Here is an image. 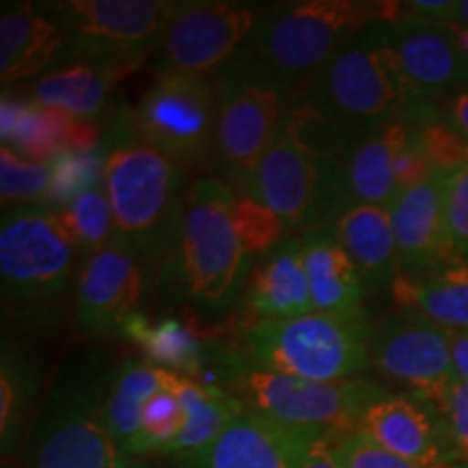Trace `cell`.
<instances>
[{
	"mask_svg": "<svg viewBox=\"0 0 468 468\" xmlns=\"http://www.w3.org/2000/svg\"><path fill=\"white\" fill-rule=\"evenodd\" d=\"M351 139L302 98L245 186L291 230L330 226L343 213V172Z\"/></svg>",
	"mask_w": 468,
	"mask_h": 468,
	"instance_id": "cell-1",
	"label": "cell"
},
{
	"mask_svg": "<svg viewBox=\"0 0 468 468\" xmlns=\"http://www.w3.org/2000/svg\"><path fill=\"white\" fill-rule=\"evenodd\" d=\"M102 148V185L113 213L115 241L142 256L150 271L161 273L186 191L185 172L145 142L126 107L111 113Z\"/></svg>",
	"mask_w": 468,
	"mask_h": 468,
	"instance_id": "cell-2",
	"label": "cell"
},
{
	"mask_svg": "<svg viewBox=\"0 0 468 468\" xmlns=\"http://www.w3.org/2000/svg\"><path fill=\"white\" fill-rule=\"evenodd\" d=\"M250 259L234 224L232 186L219 178L186 186L161 269L163 289L202 313H221L241 292Z\"/></svg>",
	"mask_w": 468,
	"mask_h": 468,
	"instance_id": "cell-3",
	"label": "cell"
},
{
	"mask_svg": "<svg viewBox=\"0 0 468 468\" xmlns=\"http://www.w3.org/2000/svg\"><path fill=\"white\" fill-rule=\"evenodd\" d=\"M113 376L101 351L80 349L68 356L33 425L28 466L126 468L131 464L104 419Z\"/></svg>",
	"mask_w": 468,
	"mask_h": 468,
	"instance_id": "cell-4",
	"label": "cell"
},
{
	"mask_svg": "<svg viewBox=\"0 0 468 468\" xmlns=\"http://www.w3.org/2000/svg\"><path fill=\"white\" fill-rule=\"evenodd\" d=\"M306 101L349 139L406 117L425 102L403 72L386 22L351 37L310 79Z\"/></svg>",
	"mask_w": 468,
	"mask_h": 468,
	"instance_id": "cell-5",
	"label": "cell"
},
{
	"mask_svg": "<svg viewBox=\"0 0 468 468\" xmlns=\"http://www.w3.org/2000/svg\"><path fill=\"white\" fill-rule=\"evenodd\" d=\"M401 3L360 0H297L262 7L245 44L284 83H310L314 74L365 28L395 22L406 14Z\"/></svg>",
	"mask_w": 468,
	"mask_h": 468,
	"instance_id": "cell-6",
	"label": "cell"
},
{
	"mask_svg": "<svg viewBox=\"0 0 468 468\" xmlns=\"http://www.w3.org/2000/svg\"><path fill=\"white\" fill-rule=\"evenodd\" d=\"M373 325L367 313H308L254 321L243 336L245 360L262 371L314 382L360 378L371 367Z\"/></svg>",
	"mask_w": 468,
	"mask_h": 468,
	"instance_id": "cell-7",
	"label": "cell"
},
{
	"mask_svg": "<svg viewBox=\"0 0 468 468\" xmlns=\"http://www.w3.org/2000/svg\"><path fill=\"white\" fill-rule=\"evenodd\" d=\"M210 79L219 101L215 161L232 191L243 193L295 104V87L245 48Z\"/></svg>",
	"mask_w": 468,
	"mask_h": 468,
	"instance_id": "cell-8",
	"label": "cell"
},
{
	"mask_svg": "<svg viewBox=\"0 0 468 468\" xmlns=\"http://www.w3.org/2000/svg\"><path fill=\"white\" fill-rule=\"evenodd\" d=\"M83 259L57 208L22 204L3 210L0 276L3 300L22 308H44L66 297Z\"/></svg>",
	"mask_w": 468,
	"mask_h": 468,
	"instance_id": "cell-9",
	"label": "cell"
},
{
	"mask_svg": "<svg viewBox=\"0 0 468 468\" xmlns=\"http://www.w3.org/2000/svg\"><path fill=\"white\" fill-rule=\"evenodd\" d=\"M226 390L251 414L284 427L319 430L330 436H345L358 430L368 403L386 393L382 386L365 378L314 382L262 371L250 362L228 379Z\"/></svg>",
	"mask_w": 468,
	"mask_h": 468,
	"instance_id": "cell-10",
	"label": "cell"
},
{
	"mask_svg": "<svg viewBox=\"0 0 468 468\" xmlns=\"http://www.w3.org/2000/svg\"><path fill=\"white\" fill-rule=\"evenodd\" d=\"M218 90L210 76L159 74L133 109L142 137L183 172L218 156Z\"/></svg>",
	"mask_w": 468,
	"mask_h": 468,
	"instance_id": "cell-11",
	"label": "cell"
},
{
	"mask_svg": "<svg viewBox=\"0 0 468 468\" xmlns=\"http://www.w3.org/2000/svg\"><path fill=\"white\" fill-rule=\"evenodd\" d=\"M186 0H57L39 9L68 35V57L154 55ZM63 61V63H66Z\"/></svg>",
	"mask_w": 468,
	"mask_h": 468,
	"instance_id": "cell-12",
	"label": "cell"
},
{
	"mask_svg": "<svg viewBox=\"0 0 468 468\" xmlns=\"http://www.w3.org/2000/svg\"><path fill=\"white\" fill-rule=\"evenodd\" d=\"M261 5L232 0H186L150 57L159 74L215 76L248 44Z\"/></svg>",
	"mask_w": 468,
	"mask_h": 468,
	"instance_id": "cell-13",
	"label": "cell"
},
{
	"mask_svg": "<svg viewBox=\"0 0 468 468\" xmlns=\"http://www.w3.org/2000/svg\"><path fill=\"white\" fill-rule=\"evenodd\" d=\"M368 362L384 378L406 386L410 395L444 412L455 382L449 330L414 310L399 308L373 327Z\"/></svg>",
	"mask_w": 468,
	"mask_h": 468,
	"instance_id": "cell-14",
	"label": "cell"
},
{
	"mask_svg": "<svg viewBox=\"0 0 468 468\" xmlns=\"http://www.w3.org/2000/svg\"><path fill=\"white\" fill-rule=\"evenodd\" d=\"M150 269L142 256L113 241L80 262L76 278V321L90 336L122 335L148 292Z\"/></svg>",
	"mask_w": 468,
	"mask_h": 468,
	"instance_id": "cell-15",
	"label": "cell"
},
{
	"mask_svg": "<svg viewBox=\"0 0 468 468\" xmlns=\"http://www.w3.org/2000/svg\"><path fill=\"white\" fill-rule=\"evenodd\" d=\"M386 452L430 468L464 466L436 408L414 395L382 393L368 403L358 430Z\"/></svg>",
	"mask_w": 468,
	"mask_h": 468,
	"instance_id": "cell-16",
	"label": "cell"
},
{
	"mask_svg": "<svg viewBox=\"0 0 468 468\" xmlns=\"http://www.w3.org/2000/svg\"><path fill=\"white\" fill-rule=\"evenodd\" d=\"M388 42L420 101L434 102L468 87V57L453 28L406 9L399 20L386 22Z\"/></svg>",
	"mask_w": 468,
	"mask_h": 468,
	"instance_id": "cell-17",
	"label": "cell"
},
{
	"mask_svg": "<svg viewBox=\"0 0 468 468\" xmlns=\"http://www.w3.org/2000/svg\"><path fill=\"white\" fill-rule=\"evenodd\" d=\"M325 431L284 427L245 410L208 447L180 455L183 468H300Z\"/></svg>",
	"mask_w": 468,
	"mask_h": 468,
	"instance_id": "cell-18",
	"label": "cell"
},
{
	"mask_svg": "<svg viewBox=\"0 0 468 468\" xmlns=\"http://www.w3.org/2000/svg\"><path fill=\"white\" fill-rule=\"evenodd\" d=\"M3 145H9L22 159L46 165L66 150H98L102 145V134L91 120H79L5 91Z\"/></svg>",
	"mask_w": 468,
	"mask_h": 468,
	"instance_id": "cell-19",
	"label": "cell"
},
{
	"mask_svg": "<svg viewBox=\"0 0 468 468\" xmlns=\"http://www.w3.org/2000/svg\"><path fill=\"white\" fill-rule=\"evenodd\" d=\"M145 58L137 57H79L39 76L28 87V101L79 120H96L107 109L111 91L133 74Z\"/></svg>",
	"mask_w": 468,
	"mask_h": 468,
	"instance_id": "cell-20",
	"label": "cell"
},
{
	"mask_svg": "<svg viewBox=\"0 0 468 468\" xmlns=\"http://www.w3.org/2000/svg\"><path fill=\"white\" fill-rule=\"evenodd\" d=\"M444 176L434 172L390 204L401 273H423L453 261L444 228Z\"/></svg>",
	"mask_w": 468,
	"mask_h": 468,
	"instance_id": "cell-21",
	"label": "cell"
},
{
	"mask_svg": "<svg viewBox=\"0 0 468 468\" xmlns=\"http://www.w3.org/2000/svg\"><path fill=\"white\" fill-rule=\"evenodd\" d=\"M414 133L412 113L351 139L343 172V210L358 204L388 207L399 196L395 163Z\"/></svg>",
	"mask_w": 468,
	"mask_h": 468,
	"instance_id": "cell-22",
	"label": "cell"
},
{
	"mask_svg": "<svg viewBox=\"0 0 468 468\" xmlns=\"http://www.w3.org/2000/svg\"><path fill=\"white\" fill-rule=\"evenodd\" d=\"M68 35L33 3H5L0 14V83L44 76L66 61Z\"/></svg>",
	"mask_w": 468,
	"mask_h": 468,
	"instance_id": "cell-23",
	"label": "cell"
},
{
	"mask_svg": "<svg viewBox=\"0 0 468 468\" xmlns=\"http://www.w3.org/2000/svg\"><path fill=\"white\" fill-rule=\"evenodd\" d=\"M330 228L354 261L367 291H384L393 286L401 273V265L388 207H349L332 221Z\"/></svg>",
	"mask_w": 468,
	"mask_h": 468,
	"instance_id": "cell-24",
	"label": "cell"
},
{
	"mask_svg": "<svg viewBox=\"0 0 468 468\" xmlns=\"http://www.w3.org/2000/svg\"><path fill=\"white\" fill-rule=\"evenodd\" d=\"M300 237L314 313H365L367 286L332 228H310Z\"/></svg>",
	"mask_w": 468,
	"mask_h": 468,
	"instance_id": "cell-25",
	"label": "cell"
},
{
	"mask_svg": "<svg viewBox=\"0 0 468 468\" xmlns=\"http://www.w3.org/2000/svg\"><path fill=\"white\" fill-rule=\"evenodd\" d=\"M248 303L256 321L292 319L313 313L302 237L286 239L262 259L251 273Z\"/></svg>",
	"mask_w": 468,
	"mask_h": 468,
	"instance_id": "cell-26",
	"label": "cell"
},
{
	"mask_svg": "<svg viewBox=\"0 0 468 468\" xmlns=\"http://www.w3.org/2000/svg\"><path fill=\"white\" fill-rule=\"evenodd\" d=\"M390 295L397 308L414 310L444 330H468V261L453 259L423 273H399Z\"/></svg>",
	"mask_w": 468,
	"mask_h": 468,
	"instance_id": "cell-27",
	"label": "cell"
},
{
	"mask_svg": "<svg viewBox=\"0 0 468 468\" xmlns=\"http://www.w3.org/2000/svg\"><path fill=\"white\" fill-rule=\"evenodd\" d=\"M167 388H172L183 401L186 423L183 434L172 447V453L186 455L208 447L218 441L221 431L232 423L239 414L245 412L243 403L230 390L221 386H208L183 373L167 368Z\"/></svg>",
	"mask_w": 468,
	"mask_h": 468,
	"instance_id": "cell-28",
	"label": "cell"
},
{
	"mask_svg": "<svg viewBox=\"0 0 468 468\" xmlns=\"http://www.w3.org/2000/svg\"><path fill=\"white\" fill-rule=\"evenodd\" d=\"M163 388H167V368L152 362H124L111 379L104 419L126 455L142 427L145 403Z\"/></svg>",
	"mask_w": 468,
	"mask_h": 468,
	"instance_id": "cell-29",
	"label": "cell"
},
{
	"mask_svg": "<svg viewBox=\"0 0 468 468\" xmlns=\"http://www.w3.org/2000/svg\"><path fill=\"white\" fill-rule=\"evenodd\" d=\"M35 388H37V368L33 360L27 358L25 351L5 341L3 358H0V442L5 455L16 447L20 438Z\"/></svg>",
	"mask_w": 468,
	"mask_h": 468,
	"instance_id": "cell-30",
	"label": "cell"
},
{
	"mask_svg": "<svg viewBox=\"0 0 468 468\" xmlns=\"http://www.w3.org/2000/svg\"><path fill=\"white\" fill-rule=\"evenodd\" d=\"M57 210L72 232L83 261L115 241L113 213L102 183L87 186Z\"/></svg>",
	"mask_w": 468,
	"mask_h": 468,
	"instance_id": "cell-31",
	"label": "cell"
},
{
	"mask_svg": "<svg viewBox=\"0 0 468 468\" xmlns=\"http://www.w3.org/2000/svg\"><path fill=\"white\" fill-rule=\"evenodd\" d=\"M414 134L434 172L453 174L468 165V139L455 128L434 102L412 111Z\"/></svg>",
	"mask_w": 468,
	"mask_h": 468,
	"instance_id": "cell-32",
	"label": "cell"
},
{
	"mask_svg": "<svg viewBox=\"0 0 468 468\" xmlns=\"http://www.w3.org/2000/svg\"><path fill=\"white\" fill-rule=\"evenodd\" d=\"M186 412L180 397L172 388H163L145 403L142 427L128 447V458L148 453H172V447L183 434Z\"/></svg>",
	"mask_w": 468,
	"mask_h": 468,
	"instance_id": "cell-33",
	"label": "cell"
},
{
	"mask_svg": "<svg viewBox=\"0 0 468 468\" xmlns=\"http://www.w3.org/2000/svg\"><path fill=\"white\" fill-rule=\"evenodd\" d=\"M52 189L50 163H33L16 154L9 145H0V197L3 207L48 204Z\"/></svg>",
	"mask_w": 468,
	"mask_h": 468,
	"instance_id": "cell-34",
	"label": "cell"
},
{
	"mask_svg": "<svg viewBox=\"0 0 468 468\" xmlns=\"http://www.w3.org/2000/svg\"><path fill=\"white\" fill-rule=\"evenodd\" d=\"M234 224L250 256H267L286 241L284 234L289 232L278 213L245 193H234Z\"/></svg>",
	"mask_w": 468,
	"mask_h": 468,
	"instance_id": "cell-35",
	"label": "cell"
},
{
	"mask_svg": "<svg viewBox=\"0 0 468 468\" xmlns=\"http://www.w3.org/2000/svg\"><path fill=\"white\" fill-rule=\"evenodd\" d=\"M444 228L453 259L468 261V165L444 176Z\"/></svg>",
	"mask_w": 468,
	"mask_h": 468,
	"instance_id": "cell-36",
	"label": "cell"
},
{
	"mask_svg": "<svg viewBox=\"0 0 468 468\" xmlns=\"http://www.w3.org/2000/svg\"><path fill=\"white\" fill-rule=\"evenodd\" d=\"M336 455L341 468H430L417 462L403 460L399 455L386 452L373 441H368L360 431H351L345 436H335ZM466 468V466H453Z\"/></svg>",
	"mask_w": 468,
	"mask_h": 468,
	"instance_id": "cell-37",
	"label": "cell"
},
{
	"mask_svg": "<svg viewBox=\"0 0 468 468\" xmlns=\"http://www.w3.org/2000/svg\"><path fill=\"white\" fill-rule=\"evenodd\" d=\"M442 417L447 420L449 431H452L460 462L468 468V382L455 379L452 384Z\"/></svg>",
	"mask_w": 468,
	"mask_h": 468,
	"instance_id": "cell-38",
	"label": "cell"
},
{
	"mask_svg": "<svg viewBox=\"0 0 468 468\" xmlns=\"http://www.w3.org/2000/svg\"><path fill=\"white\" fill-rule=\"evenodd\" d=\"M431 174H434V169H431L423 148H420V144L417 142V134L412 133V137H410L406 148L399 152L395 163L397 189H399V193L406 191L410 186L423 183V180L430 178Z\"/></svg>",
	"mask_w": 468,
	"mask_h": 468,
	"instance_id": "cell-39",
	"label": "cell"
},
{
	"mask_svg": "<svg viewBox=\"0 0 468 468\" xmlns=\"http://www.w3.org/2000/svg\"><path fill=\"white\" fill-rule=\"evenodd\" d=\"M300 468H341V462H338L336 455L335 436L321 434L317 441L310 444Z\"/></svg>",
	"mask_w": 468,
	"mask_h": 468,
	"instance_id": "cell-40",
	"label": "cell"
},
{
	"mask_svg": "<svg viewBox=\"0 0 468 468\" xmlns=\"http://www.w3.org/2000/svg\"><path fill=\"white\" fill-rule=\"evenodd\" d=\"M442 115L468 139V87L452 93L441 109Z\"/></svg>",
	"mask_w": 468,
	"mask_h": 468,
	"instance_id": "cell-41",
	"label": "cell"
},
{
	"mask_svg": "<svg viewBox=\"0 0 468 468\" xmlns=\"http://www.w3.org/2000/svg\"><path fill=\"white\" fill-rule=\"evenodd\" d=\"M452 367L458 382H468V330L452 332Z\"/></svg>",
	"mask_w": 468,
	"mask_h": 468,
	"instance_id": "cell-42",
	"label": "cell"
},
{
	"mask_svg": "<svg viewBox=\"0 0 468 468\" xmlns=\"http://www.w3.org/2000/svg\"><path fill=\"white\" fill-rule=\"evenodd\" d=\"M442 25L466 28L468 31V0H453V7L449 11L447 20H444Z\"/></svg>",
	"mask_w": 468,
	"mask_h": 468,
	"instance_id": "cell-43",
	"label": "cell"
},
{
	"mask_svg": "<svg viewBox=\"0 0 468 468\" xmlns=\"http://www.w3.org/2000/svg\"><path fill=\"white\" fill-rule=\"evenodd\" d=\"M452 28H453L455 37H458L462 50H464L466 57H468V31H466V28H458V27H452Z\"/></svg>",
	"mask_w": 468,
	"mask_h": 468,
	"instance_id": "cell-44",
	"label": "cell"
},
{
	"mask_svg": "<svg viewBox=\"0 0 468 468\" xmlns=\"http://www.w3.org/2000/svg\"><path fill=\"white\" fill-rule=\"evenodd\" d=\"M126 468H152V466H148V464H142V462H131V464H128Z\"/></svg>",
	"mask_w": 468,
	"mask_h": 468,
	"instance_id": "cell-45",
	"label": "cell"
}]
</instances>
